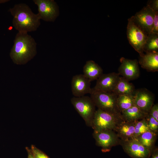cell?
<instances>
[{
    "instance_id": "1",
    "label": "cell",
    "mask_w": 158,
    "mask_h": 158,
    "mask_svg": "<svg viewBox=\"0 0 158 158\" xmlns=\"http://www.w3.org/2000/svg\"><path fill=\"white\" fill-rule=\"evenodd\" d=\"M37 43L28 33L18 32L14 40L10 56L17 65H23L32 59L37 54Z\"/></svg>"
},
{
    "instance_id": "2",
    "label": "cell",
    "mask_w": 158,
    "mask_h": 158,
    "mask_svg": "<svg viewBox=\"0 0 158 158\" xmlns=\"http://www.w3.org/2000/svg\"><path fill=\"white\" fill-rule=\"evenodd\" d=\"M8 11L13 17V26L18 32L28 33L36 31L40 25V19L24 3L15 4Z\"/></svg>"
},
{
    "instance_id": "3",
    "label": "cell",
    "mask_w": 158,
    "mask_h": 158,
    "mask_svg": "<svg viewBox=\"0 0 158 158\" xmlns=\"http://www.w3.org/2000/svg\"><path fill=\"white\" fill-rule=\"evenodd\" d=\"M90 94V98L98 109L121 116L117 104L118 95L114 92L91 90Z\"/></svg>"
},
{
    "instance_id": "4",
    "label": "cell",
    "mask_w": 158,
    "mask_h": 158,
    "mask_svg": "<svg viewBox=\"0 0 158 158\" xmlns=\"http://www.w3.org/2000/svg\"><path fill=\"white\" fill-rule=\"evenodd\" d=\"M123 121L121 116L98 109L95 113L91 126L95 131L107 130L114 131L117 125Z\"/></svg>"
},
{
    "instance_id": "5",
    "label": "cell",
    "mask_w": 158,
    "mask_h": 158,
    "mask_svg": "<svg viewBox=\"0 0 158 158\" xmlns=\"http://www.w3.org/2000/svg\"><path fill=\"white\" fill-rule=\"evenodd\" d=\"M128 21V39L131 46L141 56L144 54V47L148 35L134 23L131 17Z\"/></svg>"
},
{
    "instance_id": "6",
    "label": "cell",
    "mask_w": 158,
    "mask_h": 158,
    "mask_svg": "<svg viewBox=\"0 0 158 158\" xmlns=\"http://www.w3.org/2000/svg\"><path fill=\"white\" fill-rule=\"evenodd\" d=\"M71 103L80 116L89 126L92 122L95 111V106L90 97L84 96L74 97L71 99Z\"/></svg>"
},
{
    "instance_id": "7",
    "label": "cell",
    "mask_w": 158,
    "mask_h": 158,
    "mask_svg": "<svg viewBox=\"0 0 158 158\" xmlns=\"http://www.w3.org/2000/svg\"><path fill=\"white\" fill-rule=\"evenodd\" d=\"M38 7L37 14L40 19L54 22L59 14L58 6L53 0H33Z\"/></svg>"
},
{
    "instance_id": "8",
    "label": "cell",
    "mask_w": 158,
    "mask_h": 158,
    "mask_svg": "<svg viewBox=\"0 0 158 158\" xmlns=\"http://www.w3.org/2000/svg\"><path fill=\"white\" fill-rule=\"evenodd\" d=\"M93 135L96 144L102 147L103 152H109L113 147L120 144V139L114 130L94 131Z\"/></svg>"
},
{
    "instance_id": "9",
    "label": "cell",
    "mask_w": 158,
    "mask_h": 158,
    "mask_svg": "<svg viewBox=\"0 0 158 158\" xmlns=\"http://www.w3.org/2000/svg\"><path fill=\"white\" fill-rule=\"evenodd\" d=\"M154 13L147 5L131 18L134 23L148 35L152 32Z\"/></svg>"
},
{
    "instance_id": "10",
    "label": "cell",
    "mask_w": 158,
    "mask_h": 158,
    "mask_svg": "<svg viewBox=\"0 0 158 158\" xmlns=\"http://www.w3.org/2000/svg\"><path fill=\"white\" fill-rule=\"evenodd\" d=\"M121 145L124 151L132 158H150L151 152L144 147L135 138L122 140Z\"/></svg>"
},
{
    "instance_id": "11",
    "label": "cell",
    "mask_w": 158,
    "mask_h": 158,
    "mask_svg": "<svg viewBox=\"0 0 158 158\" xmlns=\"http://www.w3.org/2000/svg\"><path fill=\"white\" fill-rule=\"evenodd\" d=\"M120 61L121 64L118 69L120 75L129 81L139 78L140 71L137 59L131 60L122 57Z\"/></svg>"
},
{
    "instance_id": "12",
    "label": "cell",
    "mask_w": 158,
    "mask_h": 158,
    "mask_svg": "<svg viewBox=\"0 0 158 158\" xmlns=\"http://www.w3.org/2000/svg\"><path fill=\"white\" fill-rule=\"evenodd\" d=\"M135 105L142 112L147 114L154 104V95L146 88L136 90L133 96Z\"/></svg>"
},
{
    "instance_id": "13",
    "label": "cell",
    "mask_w": 158,
    "mask_h": 158,
    "mask_svg": "<svg viewBox=\"0 0 158 158\" xmlns=\"http://www.w3.org/2000/svg\"><path fill=\"white\" fill-rule=\"evenodd\" d=\"M118 73L103 74L97 79L91 90L95 91L113 92L120 77Z\"/></svg>"
},
{
    "instance_id": "14",
    "label": "cell",
    "mask_w": 158,
    "mask_h": 158,
    "mask_svg": "<svg viewBox=\"0 0 158 158\" xmlns=\"http://www.w3.org/2000/svg\"><path fill=\"white\" fill-rule=\"evenodd\" d=\"M90 82L83 74L74 76L71 83V90L75 97H80L90 93L91 88Z\"/></svg>"
},
{
    "instance_id": "15",
    "label": "cell",
    "mask_w": 158,
    "mask_h": 158,
    "mask_svg": "<svg viewBox=\"0 0 158 158\" xmlns=\"http://www.w3.org/2000/svg\"><path fill=\"white\" fill-rule=\"evenodd\" d=\"M142 67L149 72L158 71V52L147 53L140 56L138 62Z\"/></svg>"
},
{
    "instance_id": "16",
    "label": "cell",
    "mask_w": 158,
    "mask_h": 158,
    "mask_svg": "<svg viewBox=\"0 0 158 158\" xmlns=\"http://www.w3.org/2000/svg\"><path fill=\"white\" fill-rule=\"evenodd\" d=\"M135 122L123 121L117 126L114 131L121 140H126L134 138Z\"/></svg>"
},
{
    "instance_id": "17",
    "label": "cell",
    "mask_w": 158,
    "mask_h": 158,
    "mask_svg": "<svg viewBox=\"0 0 158 158\" xmlns=\"http://www.w3.org/2000/svg\"><path fill=\"white\" fill-rule=\"evenodd\" d=\"M103 72L101 67L92 60L87 61L83 68V75L90 82L97 80Z\"/></svg>"
},
{
    "instance_id": "18",
    "label": "cell",
    "mask_w": 158,
    "mask_h": 158,
    "mask_svg": "<svg viewBox=\"0 0 158 158\" xmlns=\"http://www.w3.org/2000/svg\"><path fill=\"white\" fill-rule=\"evenodd\" d=\"M135 90L132 83L120 76L113 92L117 95H125L133 97Z\"/></svg>"
},
{
    "instance_id": "19",
    "label": "cell",
    "mask_w": 158,
    "mask_h": 158,
    "mask_svg": "<svg viewBox=\"0 0 158 158\" xmlns=\"http://www.w3.org/2000/svg\"><path fill=\"white\" fill-rule=\"evenodd\" d=\"M123 120L129 122H135L145 117L147 114L142 112L135 105L121 112Z\"/></svg>"
},
{
    "instance_id": "20",
    "label": "cell",
    "mask_w": 158,
    "mask_h": 158,
    "mask_svg": "<svg viewBox=\"0 0 158 158\" xmlns=\"http://www.w3.org/2000/svg\"><path fill=\"white\" fill-rule=\"evenodd\" d=\"M157 133L150 130L145 132L135 138L145 148L151 152L155 148Z\"/></svg>"
},
{
    "instance_id": "21",
    "label": "cell",
    "mask_w": 158,
    "mask_h": 158,
    "mask_svg": "<svg viewBox=\"0 0 158 158\" xmlns=\"http://www.w3.org/2000/svg\"><path fill=\"white\" fill-rule=\"evenodd\" d=\"M143 51L146 53L158 52V34L151 33L147 35Z\"/></svg>"
},
{
    "instance_id": "22",
    "label": "cell",
    "mask_w": 158,
    "mask_h": 158,
    "mask_svg": "<svg viewBox=\"0 0 158 158\" xmlns=\"http://www.w3.org/2000/svg\"><path fill=\"white\" fill-rule=\"evenodd\" d=\"M117 104L121 112L135 105L133 97L125 95H118Z\"/></svg>"
},
{
    "instance_id": "23",
    "label": "cell",
    "mask_w": 158,
    "mask_h": 158,
    "mask_svg": "<svg viewBox=\"0 0 158 158\" xmlns=\"http://www.w3.org/2000/svg\"><path fill=\"white\" fill-rule=\"evenodd\" d=\"M149 130L145 118L135 122L134 138Z\"/></svg>"
},
{
    "instance_id": "24",
    "label": "cell",
    "mask_w": 158,
    "mask_h": 158,
    "mask_svg": "<svg viewBox=\"0 0 158 158\" xmlns=\"http://www.w3.org/2000/svg\"><path fill=\"white\" fill-rule=\"evenodd\" d=\"M150 130L157 133L158 121L148 114L145 117Z\"/></svg>"
},
{
    "instance_id": "25",
    "label": "cell",
    "mask_w": 158,
    "mask_h": 158,
    "mask_svg": "<svg viewBox=\"0 0 158 158\" xmlns=\"http://www.w3.org/2000/svg\"><path fill=\"white\" fill-rule=\"evenodd\" d=\"M30 149L35 158H50L34 145H32Z\"/></svg>"
},
{
    "instance_id": "26",
    "label": "cell",
    "mask_w": 158,
    "mask_h": 158,
    "mask_svg": "<svg viewBox=\"0 0 158 158\" xmlns=\"http://www.w3.org/2000/svg\"><path fill=\"white\" fill-rule=\"evenodd\" d=\"M148 114L158 121V104H156L151 108Z\"/></svg>"
},
{
    "instance_id": "27",
    "label": "cell",
    "mask_w": 158,
    "mask_h": 158,
    "mask_svg": "<svg viewBox=\"0 0 158 158\" xmlns=\"http://www.w3.org/2000/svg\"><path fill=\"white\" fill-rule=\"evenodd\" d=\"M147 6L154 12L158 11V0H152L148 1Z\"/></svg>"
},
{
    "instance_id": "28",
    "label": "cell",
    "mask_w": 158,
    "mask_h": 158,
    "mask_svg": "<svg viewBox=\"0 0 158 158\" xmlns=\"http://www.w3.org/2000/svg\"><path fill=\"white\" fill-rule=\"evenodd\" d=\"M152 33L158 34V11L155 12Z\"/></svg>"
},
{
    "instance_id": "29",
    "label": "cell",
    "mask_w": 158,
    "mask_h": 158,
    "mask_svg": "<svg viewBox=\"0 0 158 158\" xmlns=\"http://www.w3.org/2000/svg\"><path fill=\"white\" fill-rule=\"evenodd\" d=\"M150 158H158V150L155 148L151 152V156Z\"/></svg>"
},
{
    "instance_id": "30",
    "label": "cell",
    "mask_w": 158,
    "mask_h": 158,
    "mask_svg": "<svg viewBox=\"0 0 158 158\" xmlns=\"http://www.w3.org/2000/svg\"><path fill=\"white\" fill-rule=\"evenodd\" d=\"M26 150L28 153V158H35L30 148H29L28 147H26Z\"/></svg>"
}]
</instances>
